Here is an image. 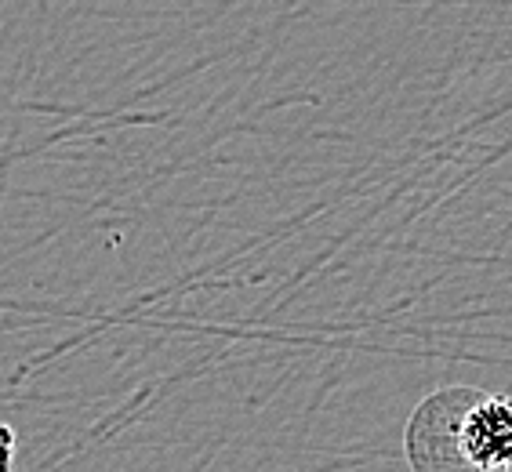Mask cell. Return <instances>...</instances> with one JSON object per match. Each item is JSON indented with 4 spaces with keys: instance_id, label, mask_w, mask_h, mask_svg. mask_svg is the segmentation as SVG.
<instances>
[{
    "instance_id": "1",
    "label": "cell",
    "mask_w": 512,
    "mask_h": 472,
    "mask_svg": "<svg viewBox=\"0 0 512 472\" xmlns=\"http://www.w3.org/2000/svg\"><path fill=\"white\" fill-rule=\"evenodd\" d=\"M476 385H444L414 407L404 429L411 472H483L465 443V414L476 404Z\"/></svg>"
},
{
    "instance_id": "2",
    "label": "cell",
    "mask_w": 512,
    "mask_h": 472,
    "mask_svg": "<svg viewBox=\"0 0 512 472\" xmlns=\"http://www.w3.org/2000/svg\"><path fill=\"white\" fill-rule=\"evenodd\" d=\"M465 443L483 472L512 469V400L498 393L476 396V404L465 414Z\"/></svg>"
}]
</instances>
